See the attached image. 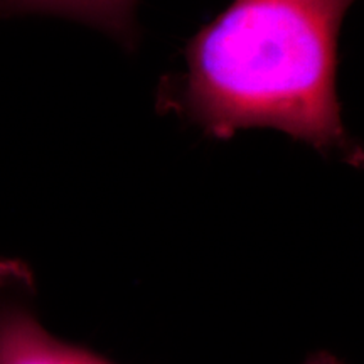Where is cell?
Here are the masks:
<instances>
[{
    "label": "cell",
    "instance_id": "1",
    "mask_svg": "<svg viewBox=\"0 0 364 364\" xmlns=\"http://www.w3.org/2000/svg\"><path fill=\"white\" fill-rule=\"evenodd\" d=\"M354 0H233L186 46L159 107L230 139L270 127L322 154L353 152L336 95L338 38Z\"/></svg>",
    "mask_w": 364,
    "mask_h": 364
},
{
    "label": "cell",
    "instance_id": "2",
    "mask_svg": "<svg viewBox=\"0 0 364 364\" xmlns=\"http://www.w3.org/2000/svg\"><path fill=\"white\" fill-rule=\"evenodd\" d=\"M0 364H110L53 336L38 314V284L31 267L0 258Z\"/></svg>",
    "mask_w": 364,
    "mask_h": 364
},
{
    "label": "cell",
    "instance_id": "3",
    "mask_svg": "<svg viewBox=\"0 0 364 364\" xmlns=\"http://www.w3.org/2000/svg\"><path fill=\"white\" fill-rule=\"evenodd\" d=\"M139 0H0V14H54L95 26L132 46Z\"/></svg>",
    "mask_w": 364,
    "mask_h": 364
},
{
    "label": "cell",
    "instance_id": "4",
    "mask_svg": "<svg viewBox=\"0 0 364 364\" xmlns=\"http://www.w3.org/2000/svg\"><path fill=\"white\" fill-rule=\"evenodd\" d=\"M304 364H344V363H341L339 359L331 356L329 353H318L309 358Z\"/></svg>",
    "mask_w": 364,
    "mask_h": 364
}]
</instances>
